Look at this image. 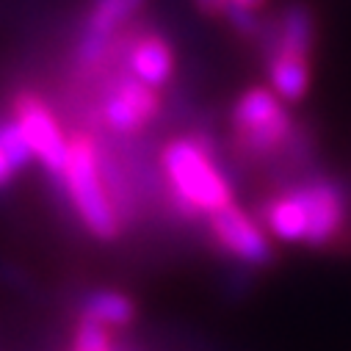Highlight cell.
I'll use <instances>...</instances> for the list:
<instances>
[{
	"instance_id": "obj_1",
	"label": "cell",
	"mask_w": 351,
	"mask_h": 351,
	"mask_svg": "<svg viewBox=\"0 0 351 351\" xmlns=\"http://www.w3.org/2000/svg\"><path fill=\"white\" fill-rule=\"evenodd\" d=\"M158 166L166 183V213L174 221L202 224L235 202L221 147L205 128L169 138L158 152Z\"/></svg>"
},
{
	"instance_id": "obj_2",
	"label": "cell",
	"mask_w": 351,
	"mask_h": 351,
	"mask_svg": "<svg viewBox=\"0 0 351 351\" xmlns=\"http://www.w3.org/2000/svg\"><path fill=\"white\" fill-rule=\"evenodd\" d=\"M296 128L299 119L271 86H249L230 108V155L246 166L271 171L282 160Z\"/></svg>"
},
{
	"instance_id": "obj_3",
	"label": "cell",
	"mask_w": 351,
	"mask_h": 351,
	"mask_svg": "<svg viewBox=\"0 0 351 351\" xmlns=\"http://www.w3.org/2000/svg\"><path fill=\"white\" fill-rule=\"evenodd\" d=\"M56 189L69 202V210L77 219V224L92 238L114 243L125 232L103 183L100 152L92 130L80 128L69 136V158L64 166V178Z\"/></svg>"
},
{
	"instance_id": "obj_4",
	"label": "cell",
	"mask_w": 351,
	"mask_h": 351,
	"mask_svg": "<svg viewBox=\"0 0 351 351\" xmlns=\"http://www.w3.org/2000/svg\"><path fill=\"white\" fill-rule=\"evenodd\" d=\"M89 83H100V97L89 100L86 108H92V125L86 130H106L111 136H136L149 128L160 111L163 97L158 89L141 83L128 69H111Z\"/></svg>"
},
{
	"instance_id": "obj_5",
	"label": "cell",
	"mask_w": 351,
	"mask_h": 351,
	"mask_svg": "<svg viewBox=\"0 0 351 351\" xmlns=\"http://www.w3.org/2000/svg\"><path fill=\"white\" fill-rule=\"evenodd\" d=\"M205 230H208V241L224 257L238 263L241 269L257 271V269L274 266L277 252L269 238V230L238 202H230L227 208L210 213L205 219Z\"/></svg>"
},
{
	"instance_id": "obj_6",
	"label": "cell",
	"mask_w": 351,
	"mask_h": 351,
	"mask_svg": "<svg viewBox=\"0 0 351 351\" xmlns=\"http://www.w3.org/2000/svg\"><path fill=\"white\" fill-rule=\"evenodd\" d=\"M302 191V199L307 205L310 216V230L304 246L313 252H326V249H340L346 246V232H348V199L343 194V186L321 174L315 169L304 171L302 178L293 180Z\"/></svg>"
},
{
	"instance_id": "obj_7",
	"label": "cell",
	"mask_w": 351,
	"mask_h": 351,
	"mask_svg": "<svg viewBox=\"0 0 351 351\" xmlns=\"http://www.w3.org/2000/svg\"><path fill=\"white\" fill-rule=\"evenodd\" d=\"M147 0H92L86 12L80 36L75 42V72L83 80H92L108 56L114 39L136 20Z\"/></svg>"
},
{
	"instance_id": "obj_8",
	"label": "cell",
	"mask_w": 351,
	"mask_h": 351,
	"mask_svg": "<svg viewBox=\"0 0 351 351\" xmlns=\"http://www.w3.org/2000/svg\"><path fill=\"white\" fill-rule=\"evenodd\" d=\"M12 117L20 122L36 163L45 169L47 178L58 186L64 178V166L69 158V136L61 122L50 111V106L36 92H17L12 100Z\"/></svg>"
},
{
	"instance_id": "obj_9",
	"label": "cell",
	"mask_w": 351,
	"mask_h": 351,
	"mask_svg": "<svg viewBox=\"0 0 351 351\" xmlns=\"http://www.w3.org/2000/svg\"><path fill=\"white\" fill-rule=\"evenodd\" d=\"M257 219L269 230V235H274L277 241L304 246L307 230H310V216H307V205H304L296 183H285V186L274 189L260 202Z\"/></svg>"
},
{
	"instance_id": "obj_10",
	"label": "cell",
	"mask_w": 351,
	"mask_h": 351,
	"mask_svg": "<svg viewBox=\"0 0 351 351\" xmlns=\"http://www.w3.org/2000/svg\"><path fill=\"white\" fill-rule=\"evenodd\" d=\"M125 69L133 77H138L141 83L163 92L174 77L171 42L160 31H138V36L133 39V45L125 56Z\"/></svg>"
},
{
	"instance_id": "obj_11",
	"label": "cell",
	"mask_w": 351,
	"mask_h": 351,
	"mask_svg": "<svg viewBox=\"0 0 351 351\" xmlns=\"http://www.w3.org/2000/svg\"><path fill=\"white\" fill-rule=\"evenodd\" d=\"M263 66H266L269 86L288 106H296L307 97L310 86H313V58L310 56L274 53L263 61Z\"/></svg>"
},
{
	"instance_id": "obj_12",
	"label": "cell",
	"mask_w": 351,
	"mask_h": 351,
	"mask_svg": "<svg viewBox=\"0 0 351 351\" xmlns=\"http://www.w3.org/2000/svg\"><path fill=\"white\" fill-rule=\"evenodd\" d=\"M136 302L122 293V291H114V288H95L89 293H83L77 299V318H92V321H100L111 329H125L136 321Z\"/></svg>"
},
{
	"instance_id": "obj_13",
	"label": "cell",
	"mask_w": 351,
	"mask_h": 351,
	"mask_svg": "<svg viewBox=\"0 0 351 351\" xmlns=\"http://www.w3.org/2000/svg\"><path fill=\"white\" fill-rule=\"evenodd\" d=\"M0 147L6 149L9 160L14 163V169L20 174L25 169H31V163L36 160L34 158V149H31V144H28V138H25V133H23V128H20V122L14 117H3V119H0Z\"/></svg>"
},
{
	"instance_id": "obj_14",
	"label": "cell",
	"mask_w": 351,
	"mask_h": 351,
	"mask_svg": "<svg viewBox=\"0 0 351 351\" xmlns=\"http://www.w3.org/2000/svg\"><path fill=\"white\" fill-rule=\"evenodd\" d=\"M221 20L246 42H254L260 28H263V14L260 12H252L246 6H238V3H227L224 12H221Z\"/></svg>"
},
{
	"instance_id": "obj_15",
	"label": "cell",
	"mask_w": 351,
	"mask_h": 351,
	"mask_svg": "<svg viewBox=\"0 0 351 351\" xmlns=\"http://www.w3.org/2000/svg\"><path fill=\"white\" fill-rule=\"evenodd\" d=\"M17 169H14V163L9 160V155H6V149L0 147V191H6L14 180H17Z\"/></svg>"
},
{
	"instance_id": "obj_16",
	"label": "cell",
	"mask_w": 351,
	"mask_h": 351,
	"mask_svg": "<svg viewBox=\"0 0 351 351\" xmlns=\"http://www.w3.org/2000/svg\"><path fill=\"white\" fill-rule=\"evenodd\" d=\"M194 3H197V9H199L202 14L221 17V12H224V6H227V0H194Z\"/></svg>"
},
{
	"instance_id": "obj_17",
	"label": "cell",
	"mask_w": 351,
	"mask_h": 351,
	"mask_svg": "<svg viewBox=\"0 0 351 351\" xmlns=\"http://www.w3.org/2000/svg\"><path fill=\"white\" fill-rule=\"evenodd\" d=\"M227 3H238V6H246L252 12H263L269 6V0H227Z\"/></svg>"
}]
</instances>
